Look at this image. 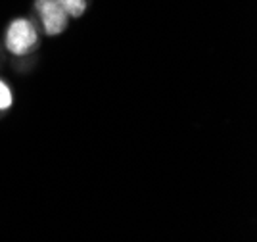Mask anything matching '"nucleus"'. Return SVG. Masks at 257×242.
Returning a JSON list of instances; mask_svg holds the SVG:
<instances>
[{
	"mask_svg": "<svg viewBox=\"0 0 257 242\" xmlns=\"http://www.w3.org/2000/svg\"><path fill=\"white\" fill-rule=\"evenodd\" d=\"M37 42V33L35 27L27 20H16L10 23L6 31V46L12 54L22 56L27 54Z\"/></svg>",
	"mask_w": 257,
	"mask_h": 242,
	"instance_id": "nucleus-1",
	"label": "nucleus"
},
{
	"mask_svg": "<svg viewBox=\"0 0 257 242\" xmlns=\"http://www.w3.org/2000/svg\"><path fill=\"white\" fill-rule=\"evenodd\" d=\"M35 8L39 12L44 31L48 33V35H60L65 29L67 14L58 4V0H37Z\"/></svg>",
	"mask_w": 257,
	"mask_h": 242,
	"instance_id": "nucleus-2",
	"label": "nucleus"
},
{
	"mask_svg": "<svg viewBox=\"0 0 257 242\" xmlns=\"http://www.w3.org/2000/svg\"><path fill=\"white\" fill-rule=\"evenodd\" d=\"M58 4L64 8V12L67 16H73V18L83 16V12L86 8L85 0H58Z\"/></svg>",
	"mask_w": 257,
	"mask_h": 242,
	"instance_id": "nucleus-3",
	"label": "nucleus"
},
{
	"mask_svg": "<svg viewBox=\"0 0 257 242\" xmlns=\"http://www.w3.org/2000/svg\"><path fill=\"white\" fill-rule=\"evenodd\" d=\"M12 106V93L8 89V85L4 81H0V110H6Z\"/></svg>",
	"mask_w": 257,
	"mask_h": 242,
	"instance_id": "nucleus-4",
	"label": "nucleus"
}]
</instances>
